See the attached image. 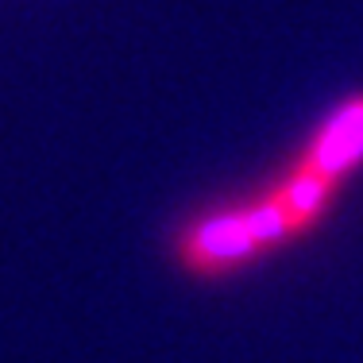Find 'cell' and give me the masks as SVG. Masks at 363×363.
<instances>
[{"label": "cell", "mask_w": 363, "mask_h": 363, "mask_svg": "<svg viewBox=\"0 0 363 363\" xmlns=\"http://www.w3.org/2000/svg\"><path fill=\"white\" fill-rule=\"evenodd\" d=\"M359 162H363V93L348 97L317 128L313 140L306 143V151L294 159V167L333 178V182H344V174L356 170Z\"/></svg>", "instance_id": "7a4b0ae2"}, {"label": "cell", "mask_w": 363, "mask_h": 363, "mask_svg": "<svg viewBox=\"0 0 363 363\" xmlns=\"http://www.w3.org/2000/svg\"><path fill=\"white\" fill-rule=\"evenodd\" d=\"M328 201L309 182L282 178L236 205H205L167 232V259L189 282H220L279 244L313 232Z\"/></svg>", "instance_id": "6da1fadb"}]
</instances>
